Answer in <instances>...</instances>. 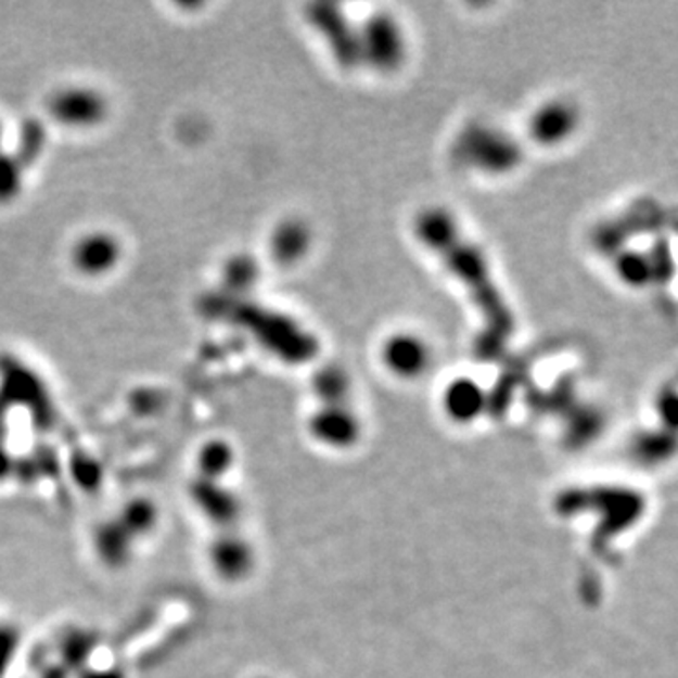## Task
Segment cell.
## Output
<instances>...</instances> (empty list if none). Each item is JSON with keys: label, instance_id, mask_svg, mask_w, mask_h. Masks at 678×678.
<instances>
[{"label": "cell", "instance_id": "ba28073f", "mask_svg": "<svg viewBox=\"0 0 678 678\" xmlns=\"http://www.w3.org/2000/svg\"><path fill=\"white\" fill-rule=\"evenodd\" d=\"M383 360L396 378L417 379L428 370L430 349L417 336L398 334L385 343Z\"/></svg>", "mask_w": 678, "mask_h": 678}, {"label": "cell", "instance_id": "5b68a950", "mask_svg": "<svg viewBox=\"0 0 678 678\" xmlns=\"http://www.w3.org/2000/svg\"><path fill=\"white\" fill-rule=\"evenodd\" d=\"M71 260L81 276L102 278L121 263V243L112 232H87L72 245Z\"/></svg>", "mask_w": 678, "mask_h": 678}, {"label": "cell", "instance_id": "9a60e30c", "mask_svg": "<svg viewBox=\"0 0 678 678\" xmlns=\"http://www.w3.org/2000/svg\"><path fill=\"white\" fill-rule=\"evenodd\" d=\"M2 148H4V125L0 121V153H2Z\"/></svg>", "mask_w": 678, "mask_h": 678}, {"label": "cell", "instance_id": "3957f363", "mask_svg": "<svg viewBox=\"0 0 678 678\" xmlns=\"http://www.w3.org/2000/svg\"><path fill=\"white\" fill-rule=\"evenodd\" d=\"M50 114L66 129H93L106 117V99L91 87H65L51 97Z\"/></svg>", "mask_w": 678, "mask_h": 678}, {"label": "cell", "instance_id": "52a82bcc", "mask_svg": "<svg viewBox=\"0 0 678 678\" xmlns=\"http://www.w3.org/2000/svg\"><path fill=\"white\" fill-rule=\"evenodd\" d=\"M462 150L473 165L490 171L513 168L521 155L511 138L490 129L468 130L462 135Z\"/></svg>", "mask_w": 678, "mask_h": 678}, {"label": "cell", "instance_id": "277c9868", "mask_svg": "<svg viewBox=\"0 0 678 678\" xmlns=\"http://www.w3.org/2000/svg\"><path fill=\"white\" fill-rule=\"evenodd\" d=\"M360 46L362 61L379 71H396L406 57L404 35L396 20L388 14H375L366 23L364 30H360Z\"/></svg>", "mask_w": 678, "mask_h": 678}, {"label": "cell", "instance_id": "6da1fadb", "mask_svg": "<svg viewBox=\"0 0 678 678\" xmlns=\"http://www.w3.org/2000/svg\"><path fill=\"white\" fill-rule=\"evenodd\" d=\"M414 232L470 294L473 306L485 322L486 337L492 340L494 347H503L513 336L514 315L494 283L485 255L470 240H465L457 221L437 207L419 214Z\"/></svg>", "mask_w": 678, "mask_h": 678}, {"label": "cell", "instance_id": "8992f818", "mask_svg": "<svg viewBox=\"0 0 678 678\" xmlns=\"http://www.w3.org/2000/svg\"><path fill=\"white\" fill-rule=\"evenodd\" d=\"M311 436L334 450H347L362 436V424L347 404L321 406L309 419Z\"/></svg>", "mask_w": 678, "mask_h": 678}, {"label": "cell", "instance_id": "7a4b0ae2", "mask_svg": "<svg viewBox=\"0 0 678 678\" xmlns=\"http://www.w3.org/2000/svg\"><path fill=\"white\" fill-rule=\"evenodd\" d=\"M309 22L321 33L324 42L329 43L337 65L350 71L362 63V46L360 33L353 29L347 15L336 4H314L307 12Z\"/></svg>", "mask_w": 678, "mask_h": 678}, {"label": "cell", "instance_id": "5bb4252c", "mask_svg": "<svg viewBox=\"0 0 678 678\" xmlns=\"http://www.w3.org/2000/svg\"><path fill=\"white\" fill-rule=\"evenodd\" d=\"M23 189V166L20 161L0 153V204L15 201Z\"/></svg>", "mask_w": 678, "mask_h": 678}, {"label": "cell", "instance_id": "4fadbf2b", "mask_svg": "<svg viewBox=\"0 0 678 678\" xmlns=\"http://www.w3.org/2000/svg\"><path fill=\"white\" fill-rule=\"evenodd\" d=\"M616 273L629 286H644L652 279L654 266L643 253H624L616 258Z\"/></svg>", "mask_w": 678, "mask_h": 678}, {"label": "cell", "instance_id": "8fae6325", "mask_svg": "<svg viewBox=\"0 0 678 678\" xmlns=\"http://www.w3.org/2000/svg\"><path fill=\"white\" fill-rule=\"evenodd\" d=\"M271 255L283 265H293L306 255L309 230L298 221H285L271 234Z\"/></svg>", "mask_w": 678, "mask_h": 678}, {"label": "cell", "instance_id": "7c38bea8", "mask_svg": "<svg viewBox=\"0 0 678 678\" xmlns=\"http://www.w3.org/2000/svg\"><path fill=\"white\" fill-rule=\"evenodd\" d=\"M314 388L321 406H342L349 398L350 381L342 368L329 366L315 375Z\"/></svg>", "mask_w": 678, "mask_h": 678}, {"label": "cell", "instance_id": "30bf717a", "mask_svg": "<svg viewBox=\"0 0 678 678\" xmlns=\"http://www.w3.org/2000/svg\"><path fill=\"white\" fill-rule=\"evenodd\" d=\"M575 127H577L575 107L565 102L545 104L532 119V135L537 142L547 143V145L564 142Z\"/></svg>", "mask_w": 678, "mask_h": 678}, {"label": "cell", "instance_id": "9c48e42d", "mask_svg": "<svg viewBox=\"0 0 678 678\" xmlns=\"http://www.w3.org/2000/svg\"><path fill=\"white\" fill-rule=\"evenodd\" d=\"M486 407L485 391L473 379H457L449 383L443 394V409L450 421L472 424Z\"/></svg>", "mask_w": 678, "mask_h": 678}]
</instances>
